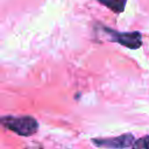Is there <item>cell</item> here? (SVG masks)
<instances>
[{
  "instance_id": "5b68a950",
  "label": "cell",
  "mask_w": 149,
  "mask_h": 149,
  "mask_svg": "<svg viewBox=\"0 0 149 149\" xmlns=\"http://www.w3.org/2000/svg\"><path fill=\"white\" fill-rule=\"evenodd\" d=\"M129 149H149V135H146L136 141L129 147Z\"/></svg>"
},
{
  "instance_id": "6da1fadb",
  "label": "cell",
  "mask_w": 149,
  "mask_h": 149,
  "mask_svg": "<svg viewBox=\"0 0 149 149\" xmlns=\"http://www.w3.org/2000/svg\"><path fill=\"white\" fill-rule=\"evenodd\" d=\"M0 125L17 135L21 136H30L35 134L38 129V123L35 118L30 115H23V116H13V115H6L0 118Z\"/></svg>"
},
{
  "instance_id": "7a4b0ae2",
  "label": "cell",
  "mask_w": 149,
  "mask_h": 149,
  "mask_svg": "<svg viewBox=\"0 0 149 149\" xmlns=\"http://www.w3.org/2000/svg\"><path fill=\"white\" fill-rule=\"evenodd\" d=\"M104 31L111 36V40L129 49H139L142 45V34L140 31L120 33L114 29L104 27Z\"/></svg>"
},
{
  "instance_id": "277c9868",
  "label": "cell",
  "mask_w": 149,
  "mask_h": 149,
  "mask_svg": "<svg viewBox=\"0 0 149 149\" xmlns=\"http://www.w3.org/2000/svg\"><path fill=\"white\" fill-rule=\"evenodd\" d=\"M98 1L116 14L122 13L127 3V0H98Z\"/></svg>"
},
{
  "instance_id": "3957f363",
  "label": "cell",
  "mask_w": 149,
  "mask_h": 149,
  "mask_svg": "<svg viewBox=\"0 0 149 149\" xmlns=\"http://www.w3.org/2000/svg\"><path fill=\"white\" fill-rule=\"evenodd\" d=\"M135 141L134 135L130 133L122 134L115 137H99L92 139V143L97 147L108 148V149H125L129 148Z\"/></svg>"
}]
</instances>
